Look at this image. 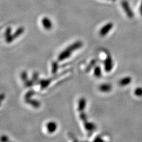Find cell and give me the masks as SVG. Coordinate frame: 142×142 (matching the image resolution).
I'll use <instances>...</instances> for the list:
<instances>
[{
    "label": "cell",
    "mask_w": 142,
    "mask_h": 142,
    "mask_svg": "<svg viewBox=\"0 0 142 142\" xmlns=\"http://www.w3.org/2000/svg\"><path fill=\"white\" fill-rule=\"evenodd\" d=\"M121 5L122 8H124V10L126 12V15H127L128 17H129L130 19H131V18L134 17V14H133L132 11H131L130 7L129 6V3H128L127 1H125V0L122 1L121 3Z\"/></svg>",
    "instance_id": "obj_1"
},
{
    "label": "cell",
    "mask_w": 142,
    "mask_h": 142,
    "mask_svg": "<svg viewBox=\"0 0 142 142\" xmlns=\"http://www.w3.org/2000/svg\"><path fill=\"white\" fill-rule=\"evenodd\" d=\"M113 24L111 23H108L106 25H105L104 27H102V28L99 31V34L101 36H105L107 34L108 32L111 30V28H113Z\"/></svg>",
    "instance_id": "obj_2"
},
{
    "label": "cell",
    "mask_w": 142,
    "mask_h": 142,
    "mask_svg": "<svg viewBox=\"0 0 142 142\" xmlns=\"http://www.w3.org/2000/svg\"><path fill=\"white\" fill-rule=\"evenodd\" d=\"M113 68V60L110 55H107V58L105 60V69L106 72H110Z\"/></svg>",
    "instance_id": "obj_3"
},
{
    "label": "cell",
    "mask_w": 142,
    "mask_h": 142,
    "mask_svg": "<svg viewBox=\"0 0 142 142\" xmlns=\"http://www.w3.org/2000/svg\"><path fill=\"white\" fill-rule=\"evenodd\" d=\"M42 25L43 26L44 28L47 30H51V28H52V23L50 20L47 17H44L43 19L42 20Z\"/></svg>",
    "instance_id": "obj_4"
},
{
    "label": "cell",
    "mask_w": 142,
    "mask_h": 142,
    "mask_svg": "<svg viewBox=\"0 0 142 142\" xmlns=\"http://www.w3.org/2000/svg\"><path fill=\"white\" fill-rule=\"evenodd\" d=\"M72 53V51L69 50L67 48V49L64 50L62 52L60 53L58 56V60L60 61V60H63L64 59H65L68 58L70 56L71 53Z\"/></svg>",
    "instance_id": "obj_5"
},
{
    "label": "cell",
    "mask_w": 142,
    "mask_h": 142,
    "mask_svg": "<svg viewBox=\"0 0 142 142\" xmlns=\"http://www.w3.org/2000/svg\"><path fill=\"white\" fill-rule=\"evenodd\" d=\"M82 46V42H80V41H78V42H75L74 43H73L72 44H71L70 46H69L67 49H68L69 50L73 51L76 50H78L79 48H81Z\"/></svg>",
    "instance_id": "obj_6"
},
{
    "label": "cell",
    "mask_w": 142,
    "mask_h": 142,
    "mask_svg": "<svg viewBox=\"0 0 142 142\" xmlns=\"http://www.w3.org/2000/svg\"><path fill=\"white\" fill-rule=\"evenodd\" d=\"M24 31V28L23 27H20L18 28V29L16 30V31L15 32V33L14 34L12 35V39L14 40V39L17 38L18 37H19L20 36H21L22 34V33Z\"/></svg>",
    "instance_id": "obj_7"
},
{
    "label": "cell",
    "mask_w": 142,
    "mask_h": 142,
    "mask_svg": "<svg viewBox=\"0 0 142 142\" xmlns=\"http://www.w3.org/2000/svg\"><path fill=\"white\" fill-rule=\"evenodd\" d=\"M56 124H55V122H49V124L47 125V129L48 128V130L50 132H53L55 130H56Z\"/></svg>",
    "instance_id": "obj_8"
},
{
    "label": "cell",
    "mask_w": 142,
    "mask_h": 142,
    "mask_svg": "<svg viewBox=\"0 0 142 142\" xmlns=\"http://www.w3.org/2000/svg\"><path fill=\"white\" fill-rule=\"evenodd\" d=\"M94 74L97 77H100L101 75V68L99 67H96L94 70Z\"/></svg>",
    "instance_id": "obj_9"
},
{
    "label": "cell",
    "mask_w": 142,
    "mask_h": 142,
    "mask_svg": "<svg viewBox=\"0 0 142 142\" xmlns=\"http://www.w3.org/2000/svg\"><path fill=\"white\" fill-rule=\"evenodd\" d=\"M11 28H8L6 31H5V39L7 38V37H8L9 36H10L11 35Z\"/></svg>",
    "instance_id": "obj_10"
},
{
    "label": "cell",
    "mask_w": 142,
    "mask_h": 142,
    "mask_svg": "<svg viewBox=\"0 0 142 142\" xmlns=\"http://www.w3.org/2000/svg\"><path fill=\"white\" fill-rule=\"evenodd\" d=\"M57 69H58V64H57L56 62H54V63H53V72H56Z\"/></svg>",
    "instance_id": "obj_11"
},
{
    "label": "cell",
    "mask_w": 142,
    "mask_h": 142,
    "mask_svg": "<svg viewBox=\"0 0 142 142\" xmlns=\"http://www.w3.org/2000/svg\"><path fill=\"white\" fill-rule=\"evenodd\" d=\"M140 13H141V15L142 16V2L141 4V6H140Z\"/></svg>",
    "instance_id": "obj_12"
}]
</instances>
